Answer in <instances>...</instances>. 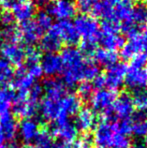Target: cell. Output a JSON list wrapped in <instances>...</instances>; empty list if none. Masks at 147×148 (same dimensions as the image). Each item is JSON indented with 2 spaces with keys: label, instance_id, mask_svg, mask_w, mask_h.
Masks as SVG:
<instances>
[{
  "label": "cell",
  "instance_id": "d6a6232c",
  "mask_svg": "<svg viewBox=\"0 0 147 148\" xmlns=\"http://www.w3.org/2000/svg\"><path fill=\"white\" fill-rule=\"evenodd\" d=\"M35 22L37 23V25L40 26V28L43 32H47L53 25V18L46 11H40V12H38V14L36 15Z\"/></svg>",
  "mask_w": 147,
  "mask_h": 148
},
{
  "label": "cell",
  "instance_id": "f35d334b",
  "mask_svg": "<svg viewBox=\"0 0 147 148\" xmlns=\"http://www.w3.org/2000/svg\"><path fill=\"white\" fill-rule=\"evenodd\" d=\"M16 0H0V7L4 10H10Z\"/></svg>",
  "mask_w": 147,
  "mask_h": 148
},
{
  "label": "cell",
  "instance_id": "ee69618b",
  "mask_svg": "<svg viewBox=\"0 0 147 148\" xmlns=\"http://www.w3.org/2000/svg\"><path fill=\"white\" fill-rule=\"evenodd\" d=\"M3 41V29L0 28V44L2 43Z\"/></svg>",
  "mask_w": 147,
  "mask_h": 148
},
{
  "label": "cell",
  "instance_id": "1f68e13d",
  "mask_svg": "<svg viewBox=\"0 0 147 148\" xmlns=\"http://www.w3.org/2000/svg\"><path fill=\"white\" fill-rule=\"evenodd\" d=\"M132 21L139 27L147 23V5L144 3L137 4L132 8Z\"/></svg>",
  "mask_w": 147,
  "mask_h": 148
},
{
  "label": "cell",
  "instance_id": "bcb514c9",
  "mask_svg": "<svg viewBox=\"0 0 147 148\" xmlns=\"http://www.w3.org/2000/svg\"><path fill=\"white\" fill-rule=\"evenodd\" d=\"M0 148H9V147H8V145H5V143H4L3 145L0 146Z\"/></svg>",
  "mask_w": 147,
  "mask_h": 148
},
{
  "label": "cell",
  "instance_id": "681fc988",
  "mask_svg": "<svg viewBox=\"0 0 147 148\" xmlns=\"http://www.w3.org/2000/svg\"><path fill=\"white\" fill-rule=\"evenodd\" d=\"M146 116H147V108H146Z\"/></svg>",
  "mask_w": 147,
  "mask_h": 148
},
{
  "label": "cell",
  "instance_id": "d4e9b609",
  "mask_svg": "<svg viewBox=\"0 0 147 148\" xmlns=\"http://www.w3.org/2000/svg\"><path fill=\"white\" fill-rule=\"evenodd\" d=\"M34 143L36 145V148H69L71 145L60 140L55 141V137L46 128L40 131Z\"/></svg>",
  "mask_w": 147,
  "mask_h": 148
},
{
  "label": "cell",
  "instance_id": "f1b7e54d",
  "mask_svg": "<svg viewBox=\"0 0 147 148\" xmlns=\"http://www.w3.org/2000/svg\"><path fill=\"white\" fill-rule=\"evenodd\" d=\"M94 59L96 64L102 67L109 68L118 62V54L113 51L105 49H98L94 53Z\"/></svg>",
  "mask_w": 147,
  "mask_h": 148
},
{
  "label": "cell",
  "instance_id": "816d5d0a",
  "mask_svg": "<svg viewBox=\"0 0 147 148\" xmlns=\"http://www.w3.org/2000/svg\"><path fill=\"white\" fill-rule=\"evenodd\" d=\"M50 1H53V0H50Z\"/></svg>",
  "mask_w": 147,
  "mask_h": 148
},
{
  "label": "cell",
  "instance_id": "7a4b0ae2",
  "mask_svg": "<svg viewBox=\"0 0 147 148\" xmlns=\"http://www.w3.org/2000/svg\"><path fill=\"white\" fill-rule=\"evenodd\" d=\"M131 134L130 118L123 121L103 119L96 125L93 142L98 148H129Z\"/></svg>",
  "mask_w": 147,
  "mask_h": 148
},
{
  "label": "cell",
  "instance_id": "d590c367",
  "mask_svg": "<svg viewBox=\"0 0 147 148\" xmlns=\"http://www.w3.org/2000/svg\"><path fill=\"white\" fill-rule=\"evenodd\" d=\"M95 2L96 0H76L75 4L77 10H80L83 14L90 13L95 5Z\"/></svg>",
  "mask_w": 147,
  "mask_h": 148
},
{
  "label": "cell",
  "instance_id": "b9f144b4",
  "mask_svg": "<svg viewBox=\"0 0 147 148\" xmlns=\"http://www.w3.org/2000/svg\"><path fill=\"white\" fill-rule=\"evenodd\" d=\"M129 148H147L142 143H136L135 145H133L132 147H129Z\"/></svg>",
  "mask_w": 147,
  "mask_h": 148
},
{
  "label": "cell",
  "instance_id": "ac0fdd59",
  "mask_svg": "<svg viewBox=\"0 0 147 148\" xmlns=\"http://www.w3.org/2000/svg\"><path fill=\"white\" fill-rule=\"evenodd\" d=\"M36 81L23 67L19 68L17 72H15L12 80V85L17 93L20 94H27L28 91L36 84Z\"/></svg>",
  "mask_w": 147,
  "mask_h": 148
},
{
  "label": "cell",
  "instance_id": "e0dca14e",
  "mask_svg": "<svg viewBox=\"0 0 147 148\" xmlns=\"http://www.w3.org/2000/svg\"><path fill=\"white\" fill-rule=\"evenodd\" d=\"M125 84L133 91L144 90L147 87V66L142 69H127Z\"/></svg>",
  "mask_w": 147,
  "mask_h": 148
},
{
  "label": "cell",
  "instance_id": "7c38bea8",
  "mask_svg": "<svg viewBox=\"0 0 147 148\" xmlns=\"http://www.w3.org/2000/svg\"><path fill=\"white\" fill-rule=\"evenodd\" d=\"M50 30L59 38L63 44L73 46L80 40V37L75 29V26L70 21H58L52 25Z\"/></svg>",
  "mask_w": 147,
  "mask_h": 148
},
{
  "label": "cell",
  "instance_id": "c3c4849f",
  "mask_svg": "<svg viewBox=\"0 0 147 148\" xmlns=\"http://www.w3.org/2000/svg\"><path fill=\"white\" fill-rule=\"evenodd\" d=\"M144 51H145V53H146L145 54H146V56H147V47L145 48V50H144Z\"/></svg>",
  "mask_w": 147,
  "mask_h": 148
},
{
  "label": "cell",
  "instance_id": "30bf717a",
  "mask_svg": "<svg viewBox=\"0 0 147 148\" xmlns=\"http://www.w3.org/2000/svg\"><path fill=\"white\" fill-rule=\"evenodd\" d=\"M127 71V67L124 63H115L111 67L107 68L106 72L103 76L104 85L108 90L115 91L123 86L125 83L126 74Z\"/></svg>",
  "mask_w": 147,
  "mask_h": 148
},
{
  "label": "cell",
  "instance_id": "60d3db41",
  "mask_svg": "<svg viewBox=\"0 0 147 148\" xmlns=\"http://www.w3.org/2000/svg\"><path fill=\"white\" fill-rule=\"evenodd\" d=\"M69 148H91V147H87L85 145H82L80 142H78V143H74V145H71L70 146H69Z\"/></svg>",
  "mask_w": 147,
  "mask_h": 148
},
{
  "label": "cell",
  "instance_id": "f907efd6",
  "mask_svg": "<svg viewBox=\"0 0 147 148\" xmlns=\"http://www.w3.org/2000/svg\"><path fill=\"white\" fill-rule=\"evenodd\" d=\"M145 1H146V3H147V0H145ZM146 5H147V4H146Z\"/></svg>",
  "mask_w": 147,
  "mask_h": 148
},
{
  "label": "cell",
  "instance_id": "52a82bcc",
  "mask_svg": "<svg viewBox=\"0 0 147 148\" xmlns=\"http://www.w3.org/2000/svg\"><path fill=\"white\" fill-rule=\"evenodd\" d=\"M2 59L12 66L21 68L25 64V48L20 40H6L0 44Z\"/></svg>",
  "mask_w": 147,
  "mask_h": 148
},
{
  "label": "cell",
  "instance_id": "8d00e7d4",
  "mask_svg": "<svg viewBox=\"0 0 147 148\" xmlns=\"http://www.w3.org/2000/svg\"><path fill=\"white\" fill-rule=\"evenodd\" d=\"M130 67L132 69H142L147 66V56L145 53H138L130 59Z\"/></svg>",
  "mask_w": 147,
  "mask_h": 148
},
{
  "label": "cell",
  "instance_id": "484cf974",
  "mask_svg": "<svg viewBox=\"0 0 147 148\" xmlns=\"http://www.w3.org/2000/svg\"><path fill=\"white\" fill-rule=\"evenodd\" d=\"M62 45L63 43L59 40V38L50 29L47 31V33L42 36L40 40V50L46 53H56V52H58L62 48Z\"/></svg>",
  "mask_w": 147,
  "mask_h": 148
},
{
  "label": "cell",
  "instance_id": "ab89813d",
  "mask_svg": "<svg viewBox=\"0 0 147 148\" xmlns=\"http://www.w3.org/2000/svg\"><path fill=\"white\" fill-rule=\"evenodd\" d=\"M8 147H9V148H34V147H32L29 145H24V146H20V145H18L17 143H10V145H8Z\"/></svg>",
  "mask_w": 147,
  "mask_h": 148
},
{
  "label": "cell",
  "instance_id": "277c9868",
  "mask_svg": "<svg viewBox=\"0 0 147 148\" xmlns=\"http://www.w3.org/2000/svg\"><path fill=\"white\" fill-rule=\"evenodd\" d=\"M132 97L127 93H122L116 97L110 112L104 115V119L111 121H123L129 119L134 114Z\"/></svg>",
  "mask_w": 147,
  "mask_h": 148
},
{
  "label": "cell",
  "instance_id": "7402d4cb",
  "mask_svg": "<svg viewBox=\"0 0 147 148\" xmlns=\"http://www.w3.org/2000/svg\"><path fill=\"white\" fill-rule=\"evenodd\" d=\"M17 118L12 112H7L0 115V131L5 137V140L12 141L18 131Z\"/></svg>",
  "mask_w": 147,
  "mask_h": 148
},
{
  "label": "cell",
  "instance_id": "5bb4252c",
  "mask_svg": "<svg viewBox=\"0 0 147 148\" xmlns=\"http://www.w3.org/2000/svg\"><path fill=\"white\" fill-rule=\"evenodd\" d=\"M17 30L20 41H23L25 44L28 46H33L34 44H36L37 42L40 40V38L44 34V32L40 28V26L37 25L35 20L22 23Z\"/></svg>",
  "mask_w": 147,
  "mask_h": 148
},
{
  "label": "cell",
  "instance_id": "2e32d148",
  "mask_svg": "<svg viewBox=\"0 0 147 148\" xmlns=\"http://www.w3.org/2000/svg\"><path fill=\"white\" fill-rule=\"evenodd\" d=\"M62 98L53 96H42L38 111L42 119L46 121H55L60 114V100Z\"/></svg>",
  "mask_w": 147,
  "mask_h": 148
},
{
  "label": "cell",
  "instance_id": "e575fe53",
  "mask_svg": "<svg viewBox=\"0 0 147 148\" xmlns=\"http://www.w3.org/2000/svg\"><path fill=\"white\" fill-rule=\"evenodd\" d=\"M133 103L140 110H144L147 108V92L145 90H137L134 91Z\"/></svg>",
  "mask_w": 147,
  "mask_h": 148
},
{
  "label": "cell",
  "instance_id": "4dcf8cb0",
  "mask_svg": "<svg viewBox=\"0 0 147 148\" xmlns=\"http://www.w3.org/2000/svg\"><path fill=\"white\" fill-rule=\"evenodd\" d=\"M14 69L9 62L0 59V86H7L12 83L14 78Z\"/></svg>",
  "mask_w": 147,
  "mask_h": 148
},
{
  "label": "cell",
  "instance_id": "cb8c5ba5",
  "mask_svg": "<svg viewBox=\"0 0 147 148\" xmlns=\"http://www.w3.org/2000/svg\"><path fill=\"white\" fill-rule=\"evenodd\" d=\"M78 131L86 132L96 125V119L95 112L91 109H81L80 112L76 114V118L73 121Z\"/></svg>",
  "mask_w": 147,
  "mask_h": 148
},
{
  "label": "cell",
  "instance_id": "3957f363",
  "mask_svg": "<svg viewBox=\"0 0 147 148\" xmlns=\"http://www.w3.org/2000/svg\"><path fill=\"white\" fill-rule=\"evenodd\" d=\"M119 24L116 21H104L99 27L98 42L102 46V49L115 52L122 49L125 45V38L119 34Z\"/></svg>",
  "mask_w": 147,
  "mask_h": 148
},
{
  "label": "cell",
  "instance_id": "6da1fadb",
  "mask_svg": "<svg viewBox=\"0 0 147 148\" xmlns=\"http://www.w3.org/2000/svg\"><path fill=\"white\" fill-rule=\"evenodd\" d=\"M60 73L66 87H73L83 82L93 81L99 75V69L95 62L89 60L80 49L74 46L62 50Z\"/></svg>",
  "mask_w": 147,
  "mask_h": 148
},
{
  "label": "cell",
  "instance_id": "9a60e30c",
  "mask_svg": "<svg viewBox=\"0 0 147 148\" xmlns=\"http://www.w3.org/2000/svg\"><path fill=\"white\" fill-rule=\"evenodd\" d=\"M37 3L35 0H16L10 9L14 20L25 23L32 20L37 13Z\"/></svg>",
  "mask_w": 147,
  "mask_h": 148
},
{
  "label": "cell",
  "instance_id": "74e56055",
  "mask_svg": "<svg viewBox=\"0 0 147 148\" xmlns=\"http://www.w3.org/2000/svg\"><path fill=\"white\" fill-rule=\"evenodd\" d=\"M14 17L11 14L10 10H4L3 12L0 13V25H1L4 28H8V27L14 26Z\"/></svg>",
  "mask_w": 147,
  "mask_h": 148
},
{
  "label": "cell",
  "instance_id": "ba28073f",
  "mask_svg": "<svg viewBox=\"0 0 147 148\" xmlns=\"http://www.w3.org/2000/svg\"><path fill=\"white\" fill-rule=\"evenodd\" d=\"M40 103L31 100L27 94H15L12 102V114L15 117L22 119L34 118L37 116Z\"/></svg>",
  "mask_w": 147,
  "mask_h": 148
},
{
  "label": "cell",
  "instance_id": "8992f818",
  "mask_svg": "<svg viewBox=\"0 0 147 148\" xmlns=\"http://www.w3.org/2000/svg\"><path fill=\"white\" fill-rule=\"evenodd\" d=\"M73 25L83 41H94L98 43V37L99 33V24L96 18L87 14L77 16Z\"/></svg>",
  "mask_w": 147,
  "mask_h": 148
},
{
  "label": "cell",
  "instance_id": "5b68a950",
  "mask_svg": "<svg viewBox=\"0 0 147 148\" xmlns=\"http://www.w3.org/2000/svg\"><path fill=\"white\" fill-rule=\"evenodd\" d=\"M48 130L53 137L56 136L60 141L68 145H72V143L78 138L79 133L74 123L70 121L68 116L63 114L58 115V117L55 120L53 125Z\"/></svg>",
  "mask_w": 147,
  "mask_h": 148
},
{
  "label": "cell",
  "instance_id": "f6af8a7d",
  "mask_svg": "<svg viewBox=\"0 0 147 148\" xmlns=\"http://www.w3.org/2000/svg\"><path fill=\"white\" fill-rule=\"evenodd\" d=\"M124 1H126V2H127V3H135V2H138L139 0H124Z\"/></svg>",
  "mask_w": 147,
  "mask_h": 148
},
{
  "label": "cell",
  "instance_id": "9c48e42d",
  "mask_svg": "<svg viewBox=\"0 0 147 148\" xmlns=\"http://www.w3.org/2000/svg\"><path fill=\"white\" fill-rule=\"evenodd\" d=\"M116 99V94L108 89H99L93 93L90 98L91 110L94 112L103 114V115L110 112L113 104Z\"/></svg>",
  "mask_w": 147,
  "mask_h": 148
},
{
  "label": "cell",
  "instance_id": "f546056e",
  "mask_svg": "<svg viewBox=\"0 0 147 148\" xmlns=\"http://www.w3.org/2000/svg\"><path fill=\"white\" fill-rule=\"evenodd\" d=\"M15 98L12 89L7 86H0V115L9 112Z\"/></svg>",
  "mask_w": 147,
  "mask_h": 148
},
{
  "label": "cell",
  "instance_id": "d6986e66",
  "mask_svg": "<svg viewBox=\"0 0 147 148\" xmlns=\"http://www.w3.org/2000/svg\"><path fill=\"white\" fill-rule=\"evenodd\" d=\"M18 131L21 139L26 143H34L40 133V126L36 119L27 118L23 119L18 125Z\"/></svg>",
  "mask_w": 147,
  "mask_h": 148
},
{
  "label": "cell",
  "instance_id": "4316f807",
  "mask_svg": "<svg viewBox=\"0 0 147 148\" xmlns=\"http://www.w3.org/2000/svg\"><path fill=\"white\" fill-rule=\"evenodd\" d=\"M131 121V134L136 137H145L147 134V121L146 114L142 112H134L130 117Z\"/></svg>",
  "mask_w": 147,
  "mask_h": 148
},
{
  "label": "cell",
  "instance_id": "603a6c76",
  "mask_svg": "<svg viewBox=\"0 0 147 148\" xmlns=\"http://www.w3.org/2000/svg\"><path fill=\"white\" fill-rule=\"evenodd\" d=\"M42 72L49 77L55 76L61 71V59L57 53H45L40 58Z\"/></svg>",
  "mask_w": 147,
  "mask_h": 148
},
{
  "label": "cell",
  "instance_id": "8fae6325",
  "mask_svg": "<svg viewBox=\"0 0 147 148\" xmlns=\"http://www.w3.org/2000/svg\"><path fill=\"white\" fill-rule=\"evenodd\" d=\"M47 12L58 21H70L77 13L75 0H53Z\"/></svg>",
  "mask_w": 147,
  "mask_h": 148
},
{
  "label": "cell",
  "instance_id": "44dd1931",
  "mask_svg": "<svg viewBox=\"0 0 147 148\" xmlns=\"http://www.w3.org/2000/svg\"><path fill=\"white\" fill-rule=\"evenodd\" d=\"M82 108V100L72 93H67L60 100V114L69 117L76 115Z\"/></svg>",
  "mask_w": 147,
  "mask_h": 148
},
{
  "label": "cell",
  "instance_id": "4fadbf2b",
  "mask_svg": "<svg viewBox=\"0 0 147 148\" xmlns=\"http://www.w3.org/2000/svg\"><path fill=\"white\" fill-rule=\"evenodd\" d=\"M147 47V30L138 33L135 36L129 38V40L126 42L120 52V56L124 60H130L133 56L141 53Z\"/></svg>",
  "mask_w": 147,
  "mask_h": 148
},
{
  "label": "cell",
  "instance_id": "836d02e7",
  "mask_svg": "<svg viewBox=\"0 0 147 148\" xmlns=\"http://www.w3.org/2000/svg\"><path fill=\"white\" fill-rule=\"evenodd\" d=\"M94 93V86L90 82L81 83L78 86V96L81 100H89Z\"/></svg>",
  "mask_w": 147,
  "mask_h": 148
},
{
  "label": "cell",
  "instance_id": "83f0119b",
  "mask_svg": "<svg viewBox=\"0 0 147 148\" xmlns=\"http://www.w3.org/2000/svg\"><path fill=\"white\" fill-rule=\"evenodd\" d=\"M132 6L130 3L120 0L114 9L113 12V21H116L118 24L127 23L132 21Z\"/></svg>",
  "mask_w": 147,
  "mask_h": 148
},
{
  "label": "cell",
  "instance_id": "ffe728a7",
  "mask_svg": "<svg viewBox=\"0 0 147 148\" xmlns=\"http://www.w3.org/2000/svg\"><path fill=\"white\" fill-rule=\"evenodd\" d=\"M120 0H96L91 12L104 21H113L114 9Z\"/></svg>",
  "mask_w": 147,
  "mask_h": 148
},
{
  "label": "cell",
  "instance_id": "7bdbcfd3",
  "mask_svg": "<svg viewBox=\"0 0 147 148\" xmlns=\"http://www.w3.org/2000/svg\"><path fill=\"white\" fill-rule=\"evenodd\" d=\"M4 141H5V137H4V135L2 134V132L0 131V146L4 145Z\"/></svg>",
  "mask_w": 147,
  "mask_h": 148
},
{
  "label": "cell",
  "instance_id": "7dc6e473",
  "mask_svg": "<svg viewBox=\"0 0 147 148\" xmlns=\"http://www.w3.org/2000/svg\"><path fill=\"white\" fill-rule=\"evenodd\" d=\"M144 138H145V146L147 147V134L145 135V137H144Z\"/></svg>",
  "mask_w": 147,
  "mask_h": 148
}]
</instances>
